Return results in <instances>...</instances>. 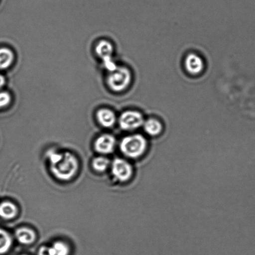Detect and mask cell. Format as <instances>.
<instances>
[{"mask_svg": "<svg viewBox=\"0 0 255 255\" xmlns=\"http://www.w3.org/2000/svg\"><path fill=\"white\" fill-rule=\"evenodd\" d=\"M4 83L5 80L4 77L1 76V74H0V89H1V87L4 86Z\"/></svg>", "mask_w": 255, "mask_h": 255, "instance_id": "obj_19", "label": "cell"}, {"mask_svg": "<svg viewBox=\"0 0 255 255\" xmlns=\"http://www.w3.org/2000/svg\"><path fill=\"white\" fill-rule=\"evenodd\" d=\"M16 237L20 243L29 245L33 242L36 239V235L32 230L27 228H21L16 232Z\"/></svg>", "mask_w": 255, "mask_h": 255, "instance_id": "obj_10", "label": "cell"}, {"mask_svg": "<svg viewBox=\"0 0 255 255\" xmlns=\"http://www.w3.org/2000/svg\"><path fill=\"white\" fill-rule=\"evenodd\" d=\"M96 51L102 61L105 62L112 59V56L114 52V47L109 41L103 40L97 44Z\"/></svg>", "mask_w": 255, "mask_h": 255, "instance_id": "obj_8", "label": "cell"}, {"mask_svg": "<svg viewBox=\"0 0 255 255\" xmlns=\"http://www.w3.org/2000/svg\"><path fill=\"white\" fill-rule=\"evenodd\" d=\"M10 102H11V97L8 93L4 92H0V108H3L8 106Z\"/></svg>", "mask_w": 255, "mask_h": 255, "instance_id": "obj_17", "label": "cell"}, {"mask_svg": "<svg viewBox=\"0 0 255 255\" xmlns=\"http://www.w3.org/2000/svg\"><path fill=\"white\" fill-rule=\"evenodd\" d=\"M131 82V74L126 67H119L116 71L111 72L107 82L112 91L122 92L128 87Z\"/></svg>", "mask_w": 255, "mask_h": 255, "instance_id": "obj_3", "label": "cell"}, {"mask_svg": "<svg viewBox=\"0 0 255 255\" xmlns=\"http://www.w3.org/2000/svg\"><path fill=\"white\" fill-rule=\"evenodd\" d=\"M53 249L54 255H68L69 253V247L66 244L61 242H57L52 247Z\"/></svg>", "mask_w": 255, "mask_h": 255, "instance_id": "obj_16", "label": "cell"}, {"mask_svg": "<svg viewBox=\"0 0 255 255\" xmlns=\"http://www.w3.org/2000/svg\"><path fill=\"white\" fill-rule=\"evenodd\" d=\"M116 144L114 137L110 134H103L96 140L95 147L97 151L102 154L111 153L114 151Z\"/></svg>", "mask_w": 255, "mask_h": 255, "instance_id": "obj_6", "label": "cell"}, {"mask_svg": "<svg viewBox=\"0 0 255 255\" xmlns=\"http://www.w3.org/2000/svg\"><path fill=\"white\" fill-rule=\"evenodd\" d=\"M144 120L142 115L136 111H127L122 114L120 126L124 130H132L141 127Z\"/></svg>", "mask_w": 255, "mask_h": 255, "instance_id": "obj_4", "label": "cell"}, {"mask_svg": "<svg viewBox=\"0 0 255 255\" xmlns=\"http://www.w3.org/2000/svg\"><path fill=\"white\" fill-rule=\"evenodd\" d=\"M47 156L51 164V171L57 179L68 181L76 174L79 165L73 154L68 152L59 153L51 150Z\"/></svg>", "mask_w": 255, "mask_h": 255, "instance_id": "obj_1", "label": "cell"}, {"mask_svg": "<svg viewBox=\"0 0 255 255\" xmlns=\"http://www.w3.org/2000/svg\"><path fill=\"white\" fill-rule=\"evenodd\" d=\"M144 131L151 136H156L161 132L162 126L157 120L149 119L144 125Z\"/></svg>", "mask_w": 255, "mask_h": 255, "instance_id": "obj_13", "label": "cell"}, {"mask_svg": "<svg viewBox=\"0 0 255 255\" xmlns=\"http://www.w3.org/2000/svg\"><path fill=\"white\" fill-rule=\"evenodd\" d=\"M38 255H54L52 247H42L39 249Z\"/></svg>", "mask_w": 255, "mask_h": 255, "instance_id": "obj_18", "label": "cell"}, {"mask_svg": "<svg viewBox=\"0 0 255 255\" xmlns=\"http://www.w3.org/2000/svg\"><path fill=\"white\" fill-rule=\"evenodd\" d=\"M112 171L116 179L125 182L131 177L132 171L128 162L122 159H116L112 163Z\"/></svg>", "mask_w": 255, "mask_h": 255, "instance_id": "obj_5", "label": "cell"}, {"mask_svg": "<svg viewBox=\"0 0 255 255\" xmlns=\"http://www.w3.org/2000/svg\"><path fill=\"white\" fill-rule=\"evenodd\" d=\"M11 237L4 230L0 229V255L7 253L11 248Z\"/></svg>", "mask_w": 255, "mask_h": 255, "instance_id": "obj_14", "label": "cell"}, {"mask_svg": "<svg viewBox=\"0 0 255 255\" xmlns=\"http://www.w3.org/2000/svg\"><path fill=\"white\" fill-rule=\"evenodd\" d=\"M185 67L189 74L197 75L203 71L204 62L197 55L190 54L185 60Z\"/></svg>", "mask_w": 255, "mask_h": 255, "instance_id": "obj_7", "label": "cell"}, {"mask_svg": "<svg viewBox=\"0 0 255 255\" xmlns=\"http://www.w3.org/2000/svg\"><path fill=\"white\" fill-rule=\"evenodd\" d=\"M93 167L97 171L103 172L106 171L109 166V161L108 159L104 157H96L93 161Z\"/></svg>", "mask_w": 255, "mask_h": 255, "instance_id": "obj_15", "label": "cell"}, {"mask_svg": "<svg viewBox=\"0 0 255 255\" xmlns=\"http://www.w3.org/2000/svg\"><path fill=\"white\" fill-rule=\"evenodd\" d=\"M17 211L16 207L11 202H4L0 204V217L2 219L9 220L14 218Z\"/></svg>", "mask_w": 255, "mask_h": 255, "instance_id": "obj_11", "label": "cell"}, {"mask_svg": "<svg viewBox=\"0 0 255 255\" xmlns=\"http://www.w3.org/2000/svg\"><path fill=\"white\" fill-rule=\"evenodd\" d=\"M14 54L6 48L0 49V69L8 68L13 62Z\"/></svg>", "mask_w": 255, "mask_h": 255, "instance_id": "obj_12", "label": "cell"}, {"mask_svg": "<svg viewBox=\"0 0 255 255\" xmlns=\"http://www.w3.org/2000/svg\"><path fill=\"white\" fill-rule=\"evenodd\" d=\"M146 148V139L140 134L127 136L122 140L121 144L122 152L127 156L132 158L141 156Z\"/></svg>", "mask_w": 255, "mask_h": 255, "instance_id": "obj_2", "label": "cell"}, {"mask_svg": "<svg viewBox=\"0 0 255 255\" xmlns=\"http://www.w3.org/2000/svg\"><path fill=\"white\" fill-rule=\"evenodd\" d=\"M97 118L102 126L107 128L113 126L116 120L114 112L109 109L100 110L97 112Z\"/></svg>", "mask_w": 255, "mask_h": 255, "instance_id": "obj_9", "label": "cell"}]
</instances>
